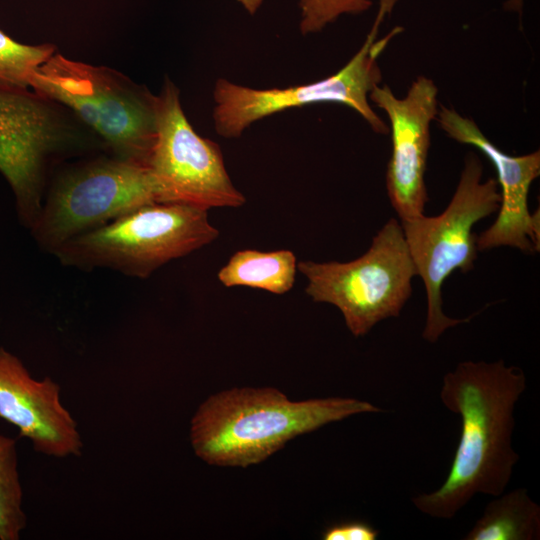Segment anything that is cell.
<instances>
[{
    "label": "cell",
    "instance_id": "6da1fadb",
    "mask_svg": "<svg viewBox=\"0 0 540 540\" xmlns=\"http://www.w3.org/2000/svg\"><path fill=\"white\" fill-rule=\"evenodd\" d=\"M526 389L522 369L495 362L463 361L446 373L445 407L461 418L459 443L443 484L412 498L422 513L452 519L476 494H502L519 460L512 447L514 410Z\"/></svg>",
    "mask_w": 540,
    "mask_h": 540
},
{
    "label": "cell",
    "instance_id": "7a4b0ae2",
    "mask_svg": "<svg viewBox=\"0 0 540 540\" xmlns=\"http://www.w3.org/2000/svg\"><path fill=\"white\" fill-rule=\"evenodd\" d=\"M383 411L356 398L292 401L272 387L233 388L211 395L191 419L195 454L210 465L248 467L293 438L353 415Z\"/></svg>",
    "mask_w": 540,
    "mask_h": 540
},
{
    "label": "cell",
    "instance_id": "3957f363",
    "mask_svg": "<svg viewBox=\"0 0 540 540\" xmlns=\"http://www.w3.org/2000/svg\"><path fill=\"white\" fill-rule=\"evenodd\" d=\"M29 88L75 112L116 157L147 165L156 137L157 95L145 86L55 52L33 73Z\"/></svg>",
    "mask_w": 540,
    "mask_h": 540
},
{
    "label": "cell",
    "instance_id": "277c9868",
    "mask_svg": "<svg viewBox=\"0 0 540 540\" xmlns=\"http://www.w3.org/2000/svg\"><path fill=\"white\" fill-rule=\"evenodd\" d=\"M218 236L207 210L151 203L69 239L53 254L67 266L105 267L147 278L169 261L211 244Z\"/></svg>",
    "mask_w": 540,
    "mask_h": 540
},
{
    "label": "cell",
    "instance_id": "5b68a950",
    "mask_svg": "<svg viewBox=\"0 0 540 540\" xmlns=\"http://www.w3.org/2000/svg\"><path fill=\"white\" fill-rule=\"evenodd\" d=\"M482 176L480 158L469 152L446 209L437 216L424 214L400 222L417 275L426 290L427 317L422 336L430 343H435L446 329L472 318L454 319L445 315L442 286L454 271L466 273L474 268L478 249L473 227L500 207L497 180L483 181Z\"/></svg>",
    "mask_w": 540,
    "mask_h": 540
},
{
    "label": "cell",
    "instance_id": "8992f818",
    "mask_svg": "<svg viewBox=\"0 0 540 540\" xmlns=\"http://www.w3.org/2000/svg\"><path fill=\"white\" fill-rule=\"evenodd\" d=\"M297 268L306 277V294L314 302L337 307L355 337L366 335L382 320L398 317L417 275L396 218L385 223L369 249L357 259L301 261Z\"/></svg>",
    "mask_w": 540,
    "mask_h": 540
},
{
    "label": "cell",
    "instance_id": "52a82bcc",
    "mask_svg": "<svg viewBox=\"0 0 540 540\" xmlns=\"http://www.w3.org/2000/svg\"><path fill=\"white\" fill-rule=\"evenodd\" d=\"M378 31L369 33L353 57L336 73L321 80L285 88L258 89L218 78L212 92V119L216 133L240 137L256 121L288 109L319 103H337L357 112L377 134L389 126L369 103V93L382 82L378 58L386 49Z\"/></svg>",
    "mask_w": 540,
    "mask_h": 540
},
{
    "label": "cell",
    "instance_id": "ba28073f",
    "mask_svg": "<svg viewBox=\"0 0 540 540\" xmlns=\"http://www.w3.org/2000/svg\"><path fill=\"white\" fill-rule=\"evenodd\" d=\"M151 203L159 202L147 165L118 157L96 160L59 178L30 228L53 252L69 239Z\"/></svg>",
    "mask_w": 540,
    "mask_h": 540
},
{
    "label": "cell",
    "instance_id": "9c48e42d",
    "mask_svg": "<svg viewBox=\"0 0 540 540\" xmlns=\"http://www.w3.org/2000/svg\"><path fill=\"white\" fill-rule=\"evenodd\" d=\"M147 166L159 203L208 211L238 208L246 202L226 170L219 145L195 131L182 108L179 89L169 78L157 95L156 137Z\"/></svg>",
    "mask_w": 540,
    "mask_h": 540
},
{
    "label": "cell",
    "instance_id": "30bf717a",
    "mask_svg": "<svg viewBox=\"0 0 540 540\" xmlns=\"http://www.w3.org/2000/svg\"><path fill=\"white\" fill-rule=\"evenodd\" d=\"M369 99L390 123L392 151L386 188L391 205L401 221L420 217L428 201L425 172L430 127L439 109L438 88L433 79L419 75L403 98L384 84L375 86Z\"/></svg>",
    "mask_w": 540,
    "mask_h": 540
},
{
    "label": "cell",
    "instance_id": "8fae6325",
    "mask_svg": "<svg viewBox=\"0 0 540 540\" xmlns=\"http://www.w3.org/2000/svg\"><path fill=\"white\" fill-rule=\"evenodd\" d=\"M54 103L28 88L0 84V172L21 211L40 205L46 162L67 136Z\"/></svg>",
    "mask_w": 540,
    "mask_h": 540
},
{
    "label": "cell",
    "instance_id": "7c38bea8",
    "mask_svg": "<svg viewBox=\"0 0 540 540\" xmlns=\"http://www.w3.org/2000/svg\"><path fill=\"white\" fill-rule=\"evenodd\" d=\"M435 120L449 138L480 150L497 173L501 195L498 216L477 236L478 251L508 246L527 254L539 252L540 215L539 211L530 213L528 195L533 181L540 175V151L509 155L493 144L474 120L442 104Z\"/></svg>",
    "mask_w": 540,
    "mask_h": 540
},
{
    "label": "cell",
    "instance_id": "4fadbf2b",
    "mask_svg": "<svg viewBox=\"0 0 540 540\" xmlns=\"http://www.w3.org/2000/svg\"><path fill=\"white\" fill-rule=\"evenodd\" d=\"M0 418L16 426L35 451L56 458L79 456L77 422L60 400L50 377L34 379L22 361L0 347Z\"/></svg>",
    "mask_w": 540,
    "mask_h": 540
},
{
    "label": "cell",
    "instance_id": "5bb4252c",
    "mask_svg": "<svg viewBox=\"0 0 540 540\" xmlns=\"http://www.w3.org/2000/svg\"><path fill=\"white\" fill-rule=\"evenodd\" d=\"M297 264L296 256L290 250L244 249L230 257L217 278L225 287H249L283 295L295 284Z\"/></svg>",
    "mask_w": 540,
    "mask_h": 540
},
{
    "label": "cell",
    "instance_id": "9a60e30c",
    "mask_svg": "<svg viewBox=\"0 0 540 540\" xmlns=\"http://www.w3.org/2000/svg\"><path fill=\"white\" fill-rule=\"evenodd\" d=\"M540 538V507L523 487L495 496L465 540H536Z\"/></svg>",
    "mask_w": 540,
    "mask_h": 540
},
{
    "label": "cell",
    "instance_id": "2e32d148",
    "mask_svg": "<svg viewBox=\"0 0 540 540\" xmlns=\"http://www.w3.org/2000/svg\"><path fill=\"white\" fill-rule=\"evenodd\" d=\"M16 441L0 434V540H18L27 524Z\"/></svg>",
    "mask_w": 540,
    "mask_h": 540
},
{
    "label": "cell",
    "instance_id": "e0dca14e",
    "mask_svg": "<svg viewBox=\"0 0 540 540\" xmlns=\"http://www.w3.org/2000/svg\"><path fill=\"white\" fill-rule=\"evenodd\" d=\"M55 52L53 44L19 43L0 29V84L29 88L33 73Z\"/></svg>",
    "mask_w": 540,
    "mask_h": 540
},
{
    "label": "cell",
    "instance_id": "ac0fdd59",
    "mask_svg": "<svg viewBox=\"0 0 540 540\" xmlns=\"http://www.w3.org/2000/svg\"><path fill=\"white\" fill-rule=\"evenodd\" d=\"M374 0H299V30L302 35L321 32L343 15L368 11Z\"/></svg>",
    "mask_w": 540,
    "mask_h": 540
},
{
    "label": "cell",
    "instance_id": "d6986e66",
    "mask_svg": "<svg viewBox=\"0 0 540 540\" xmlns=\"http://www.w3.org/2000/svg\"><path fill=\"white\" fill-rule=\"evenodd\" d=\"M379 531L363 521H349L334 524L322 533L324 540H375Z\"/></svg>",
    "mask_w": 540,
    "mask_h": 540
},
{
    "label": "cell",
    "instance_id": "ffe728a7",
    "mask_svg": "<svg viewBox=\"0 0 540 540\" xmlns=\"http://www.w3.org/2000/svg\"><path fill=\"white\" fill-rule=\"evenodd\" d=\"M242 7L250 14L254 15L260 8L264 0H237Z\"/></svg>",
    "mask_w": 540,
    "mask_h": 540
},
{
    "label": "cell",
    "instance_id": "44dd1931",
    "mask_svg": "<svg viewBox=\"0 0 540 540\" xmlns=\"http://www.w3.org/2000/svg\"><path fill=\"white\" fill-rule=\"evenodd\" d=\"M523 0H508L505 4L507 9L521 12Z\"/></svg>",
    "mask_w": 540,
    "mask_h": 540
}]
</instances>
